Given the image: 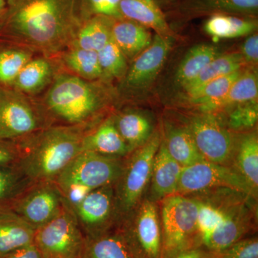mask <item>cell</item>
I'll return each instance as SVG.
<instances>
[{"label":"cell","instance_id":"8","mask_svg":"<svg viewBox=\"0 0 258 258\" xmlns=\"http://www.w3.org/2000/svg\"><path fill=\"white\" fill-rule=\"evenodd\" d=\"M51 125L44 109L20 93L0 89V141L19 142Z\"/></svg>","mask_w":258,"mask_h":258},{"label":"cell","instance_id":"4","mask_svg":"<svg viewBox=\"0 0 258 258\" xmlns=\"http://www.w3.org/2000/svg\"><path fill=\"white\" fill-rule=\"evenodd\" d=\"M124 159L83 151L54 180L69 208L93 190L115 184L121 175Z\"/></svg>","mask_w":258,"mask_h":258},{"label":"cell","instance_id":"36","mask_svg":"<svg viewBox=\"0 0 258 258\" xmlns=\"http://www.w3.org/2000/svg\"><path fill=\"white\" fill-rule=\"evenodd\" d=\"M32 59L30 50L9 49L0 52V83L12 84L21 70Z\"/></svg>","mask_w":258,"mask_h":258},{"label":"cell","instance_id":"18","mask_svg":"<svg viewBox=\"0 0 258 258\" xmlns=\"http://www.w3.org/2000/svg\"><path fill=\"white\" fill-rule=\"evenodd\" d=\"M182 169V166L166 150L161 137L160 146L153 164L149 200L156 203L176 194Z\"/></svg>","mask_w":258,"mask_h":258},{"label":"cell","instance_id":"1","mask_svg":"<svg viewBox=\"0 0 258 258\" xmlns=\"http://www.w3.org/2000/svg\"><path fill=\"white\" fill-rule=\"evenodd\" d=\"M5 28L23 47L46 55L72 44L83 23L80 0H8Z\"/></svg>","mask_w":258,"mask_h":258},{"label":"cell","instance_id":"22","mask_svg":"<svg viewBox=\"0 0 258 258\" xmlns=\"http://www.w3.org/2000/svg\"><path fill=\"white\" fill-rule=\"evenodd\" d=\"M161 137L166 150L182 167L205 161L186 124L178 125L165 122Z\"/></svg>","mask_w":258,"mask_h":258},{"label":"cell","instance_id":"29","mask_svg":"<svg viewBox=\"0 0 258 258\" xmlns=\"http://www.w3.org/2000/svg\"><path fill=\"white\" fill-rule=\"evenodd\" d=\"M112 19L95 16L83 21L76 33L73 46L98 52L111 40Z\"/></svg>","mask_w":258,"mask_h":258},{"label":"cell","instance_id":"25","mask_svg":"<svg viewBox=\"0 0 258 258\" xmlns=\"http://www.w3.org/2000/svg\"><path fill=\"white\" fill-rule=\"evenodd\" d=\"M244 69L212 80L191 91L183 92L181 99L185 104L194 107L203 113L207 108L221 100L227 94Z\"/></svg>","mask_w":258,"mask_h":258},{"label":"cell","instance_id":"39","mask_svg":"<svg viewBox=\"0 0 258 258\" xmlns=\"http://www.w3.org/2000/svg\"><path fill=\"white\" fill-rule=\"evenodd\" d=\"M216 258H258L257 237L242 238L219 252H213Z\"/></svg>","mask_w":258,"mask_h":258},{"label":"cell","instance_id":"3","mask_svg":"<svg viewBox=\"0 0 258 258\" xmlns=\"http://www.w3.org/2000/svg\"><path fill=\"white\" fill-rule=\"evenodd\" d=\"M101 86L77 76H59L45 98L44 111L51 123L54 118L60 125H96L108 103L106 90Z\"/></svg>","mask_w":258,"mask_h":258},{"label":"cell","instance_id":"28","mask_svg":"<svg viewBox=\"0 0 258 258\" xmlns=\"http://www.w3.org/2000/svg\"><path fill=\"white\" fill-rule=\"evenodd\" d=\"M82 258H135L118 227L104 235L86 239Z\"/></svg>","mask_w":258,"mask_h":258},{"label":"cell","instance_id":"41","mask_svg":"<svg viewBox=\"0 0 258 258\" xmlns=\"http://www.w3.org/2000/svg\"><path fill=\"white\" fill-rule=\"evenodd\" d=\"M0 141V166L15 165L18 159L17 145L10 146L1 144Z\"/></svg>","mask_w":258,"mask_h":258},{"label":"cell","instance_id":"13","mask_svg":"<svg viewBox=\"0 0 258 258\" xmlns=\"http://www.w3.org/2000/svg\"><path fill=\"white\" fill-rule=\"evenodd\" d=\"M66 205L54 181L32 183L9 208L37 230L60 214Z\"/></svg>","mask_w":258,"mask_h":258},{"label":"cell","instance_id":"42","mask_svg":"<svg viewBox=\"0 0 258 258\" xmlns=\"http://www.w3.org/2000/svg\"><path fill=\"white\" fill-rule=\"evenodd\" d=\"M4 258H43L38 249L32 243L11 252Z\"/></svg>","mask_w":258,"mask_h":258},{"label":"cell","instance_id":"26","mask_svg":"<svg viewBox=\"0 0 258 258\" xmlns=\"http://www.w3.org/2000/svg\"><path fill=\"white\" fill-rule=\"evenodd\" d=\"M221 53L218 47L211 44H198L191 47L185 54L174 74L176 86L183 89Z\"/></svg>","mask_w":258,"mask_h":258},{"label":"cell","instance_id":"45","mask_svg":"<svg viewBox=\"0 0 258 258\" xmlns=\"http://www.w3.org/2000/svg\"><path fill=\"white\" fill-rule=\"evenodd\" d=\"M7 0H0V13L5 10L7 5Z\"/></svg>","mask_w":258,"mask_h":258},{"label":"cell","instance_id":"12","mask_svg":"<svg viewBox=\"0 0 258 258\" xmlns=\"http://www.w3.org/2000/svg\"><path fill=\"white\" fill-rule=\"evenodd\" d=\"M114 185L90 191L70 208L86 239L99 237L118 227Z\"/></svg>","mask_w":258,"mask_h":258},{"label":"cell","instance_id":"32","mask_svg":"<svg viewBox=\"0 0 258 258\" xmlns=\"http://www.w3.org/2000/svg\"><path fill=\"white\" fill-rule=\"evenodd\" d=\"M52 73L50 61L42 57L32 58L24 66L13 84L21 92H37L47 84Z\"/></svg>","mask_w":258,"mask_h":258},{"label":"cell","instance_id":"44","mask_svg":"<svg viewBox=\"0 0 258 258\" xmlns=\"http://www.w3.org/2000/svg\"><path fill=\"white\" fill-rule=\"evenodd\" d=\"M154 1L160 7L161 9L166 10V8H169L179 0H154Z\"/></svg>","mask_w":258,"mask_h":258},{"label":"cell","instance_id":"30","mask_svg":"<svg viewBox=\"0 0 258 258\" xmlns=\"http://www.w3.org/2000/svg\"><path fill=\"white\" fill-rule=\"evenodd\" d=\"M245 68H247V66L240 52L220 54L205 68L199 76L183 88V92L191 91L212 80L230 75Z\"/></svg>","mask_w":258,"mask_h":258},{"label":"cell","instance_id":"33","mask_svg":"<svg viewBox=\"0 0 258 258\" xmlns=\"http://www.w3.org/2000/svg\"><path fill=\"white\" fill-rule=\"evenodd\" d=\"M63 59L66 66L81 79L88 81L103 79L98 52L72 46Z\"/></svg>","mask_w":258,"mask_h":258},{"label":"cell","instance_id":"2","mask_svg":"<svg viewBox=\"0 0 258 258\" xmlns=\"http://www.w3.org/2000/svg\"><path fill=\"white\" fill-rule=\"evenodd\" d=\"M93 127L51 125L19 141L15 165L32 183L53 181L82 152L85 134Z\"/></svg>","mask_w":258,"mask_h":258},{"label":"cell","instance_id":"17","mask_svg":"<svg viewBox=\"0 0 258 258\" xmlns=\"http://www.w3.org/2000/svg\"><path fill=\"white\" fill-rule=\"evenodd\" d=\"M83 151L121 159L132 153L115 126L113 115L86 132L83 137Z\"/></svg>","mask_w":258,"mask_h":258},{"label":"cell","instance_id":"16","mask_svg":"<svg viewBox=\"0 0 258 258\" xmlns=\"http://www.w3.org/2000/svg\"><path fill=\"white\" fill-rule=\"evenodd\" d=\"M166 10V19L177 24L215 15L257 18L258 0H179Z\"/></svg>","mask_w":258,"mask_h":258},{"label":"cell","instance_id":"20","mask_svg":"<svg viewBox=\"0 0 258 258\" xmlns=\"http://www.w3.org/2000/svg\"><path fill=\"white\" fill-rule=\"evenodd\" d=\"M111 35L128 60H133L145 50L154 36L149 29L125 18L112 19Z\"/></svg>","mask_w":258,"mask_h":258},{"label":"cell","instance_id":"14","mask_svg":"<svg viewBox=\"0 0 258 258\" xmlns=\"http://www.w3.org/2000/svg\"><path fill=\"white\" fill-rule=\"evenodd\" d=\"M186 126L205 161L226 165L235 149L230 130L211 113H200L187 118Z\"/></svg>","mask_w":258,"mask_h":258},{"label":"cell","instance_id":"23","mask_svg":"<svg viewBox=\"0 0 258 258\" xmlns=\"http://www.w3.org/2000/svg\"><path fill=\"white\" fill-rule=\"evenodd\" d=\"M255 68H245L220 101L209 106L203 113L217 114L226 112L241 103L257 99L258 81Z\"/></svg>","mask_w":258,"mask_h":258},{"label":"cell","instance_id":"6","mask_svg":"<svg viewBox=\"0 0 258 258\" xmlns=\"http://www.w3.org/2000/svg\"><path fill=\"white\" fill-rule=\"evenodd\" d=\"M160 202L161 258H174L185 250L200 247L196 199L174 194Z\"/></svg>","mask_w":258,"mask_h":258},{"label":"cell","instance_id":"37","mask_svg":"<svg viewBox=\"0 0 258 258\" xmlns=\"http://www.w3.org/2000/svg\"><path fill=\"white\" fill-rule=\"evenodd\" d=\"M225 113L229 130L236 132L250 130L257 122V99L237 105Z\"/></svg>","mask_w":258,"mask_h":258},{"label":"cell","instance_id":"40","mask_svg":"<svg viewBox=\"0 0 258 258\" xmlns=\"http://www.w3.org/2000/svg\"><path fill=\"white\" fill-rule=\"evenodd\" d=\"M241 55L243 57L246 66L248 68H255L258 62V35L257 32L247 36L241 46Z\"/></svg>","mask_w":258,"mask_h":258},{"label":"cell","instance_id":"10","mask_svg":"<svg viewBox=\"0 0 258 258\" xmlns=\"http://www.w3.org/2000/svg\"><path fill=\"white\" fill-rule=\"evenodd\" d=\"M118 227L135 258H161L162 232L156 203L141 202Z\"/></svg>","mask_w":258,"mask_h":258},{"label":"cell","instance_id":"9","mask_svg":"<svg viewBox=\"0 0 258 258\" xmlns=\"http://www.w3.org/2000/svg\"><path fill=\"white\" fill-rule=\"evenodd\" d=\"M251 198L235 190L223 189V217L202 248L219 252L249 233L254 221V213L249 202Z\"/></svg>","mask_w":258,"mask_h":258},{"label":"cell","instance_id":"43","mask_svg":"<svg viewBox=\"0 0 258 258\" xmlns=\"http://www.w3.org/2000/svg\"><path fill=\"white\" fill-rule=\"evenodd\" d=\"M174 258H216L215 254L211 251L202 248L194 247L178 254Z\"/></svg>","mask_w":258,"mask_h":258},{"label":"cell","instance_id":"27","mask_svg":"<svg viewBox=\"0 0 258 258\" xmlns=\"http://www.w3.org/2000/svg\"><path fill=\"white\" fill-rule=\"evenodd\" d=\"M257 18L234 15H215L204 24L205 33L216 38H236L249 36L257 30Z\"/></svg>","mask_w":258,"mask_h":258},{"label":"cell","instance_id":"38","mask_svg":"<svg viewBox=\"0 0 258 258\" xmlns=\"http://www.w3.org/2000/svg\"><path fill=\"white\" fill-rule=\"evenodd\" d=\"M120 1L121 0H80L83 22L95 16L123 18L120 13Z\"/></svg>","mask_w":258,"mask_h":258},{"label":"cell","instance_id":"24","mask_svg":"<svg viewBox=\"0 0 258 258\" xmlns=\"http://www.w3.org/2000/svg\"><path fill=\"white\" fill-rule=\"evenodd\" d=\"M113 117L115 126L132 152L147 143L155 131L152 120L142 112L127 111Z\"/></svg>","mask_w":258,"mask_h":258},{"label":"cell","instance_id":"7","mask_svg":"<svg viewBox=\"0 0 258 258\" xmlns=\"http://www.w3.org/2000/svg\"><path fill=\"white\" fill-rule=\"evenodd\" d=\"M33 243L43 258H82L86 238L66 203L59 215L35 230Z\"/></svg>","mask_w":258,"mask_h":258},{"label":"cell","instance_id":"35","mask_svg":"<svg viewBox=\"0 0 258 258\" xmlns=\"http://www.w3.org/2000/svg\"><path fill=\"white\" fill-rule=\"evenodd\" d=\"M98 57L103 79L123 80L128 69V60L112 39L98 51Z\"/></svg>","mask_w":258,"mask_h":258},{"label":"cell","instance_id":"19","mask_svg":"<svg viewBox=\"0 0 258 258\" xmlns=\"http://www.w3.org/2000/svg\"><path fill=\"white\" fill-rule=\"evenodd\" d=\"M119 8L122 18L140 24L156 34L176 37L164 11L154 0H121Z\"/></svg>","mask_w":258,"mask_h":258},{"label":"cell","instance_id":"21","mask_svg":"<svg viewBox=\"0 0 258 258\" xmlns=\"http://www.w3.org/2000/svg\"><path fill=\"white\" fill-rule=\"evenodd\" d=\"M35 232L9 207L0 208V258L33 243Z\"/></svg>","mask_w":258,"mask_h":258},{"label":"cell","instance_id":"11","mask_svg":"<svg viewBox=\"0 0 258 258\" xmlns=\"http://www.w3.org/2000/svg\"><path fill=\"white\" fill-rule=\"evenodd\" d=\"M216 189H230L254 196L257 192L236 169L203 161L183 167L176 194L189 195Z\"/></svg>","mask_w":258,"mask_h":258},{"label":"cell","instance_id":"31","mask_svg":"<svg viewBox=\"0 0 258 258\" xmlns=\"http://www.w3.org/2000/svg\"><path fill=\"white\" fill-rule=\"evenodd\" d=\"M236 170L257 192L258 186V138L257 133L242 136L236 151Z\"/></svg>","mask_w":258,"mask_h":258},{"label":"cell","instance_id":"34","mask_svg":"<svg viewBox=\"0 0 258 258\" xmlns=\"http://www.w3.org/2000/svg\"><path fill=\"white\" fill-rule=\"evenodd\" d=\"M32 184L16 166H0V208L10 207Z\"/></svg>","mask_w":258,"mask_h":258},{"label":"cell","instance_id":"5","mask_svg":"<svg viewBox=\"0 0 258 258\" xmlns=\"http://www.w3.org/2000/svg\"><path fill=\"white\" fill-rule=\"evenodd\" d=\"M161 142V134L155 130L147 143L125 158L121 175L114 185L118 227L142 202L150 183L154 157Z\"/></svg>","mask_w":258,"mask_h":258},{"label":"cell","instance_id":"15","mask_svg":"<svg viewBox=\"0 0 258 258\" xmlns=\"http://www.w3.org/2000/svg\"><path fill=\"white\" fill-rule=\"evenodd\" d=\"M176 37L156 34L149 45L134 59L123 80V87L140 91L149 87L159 74Z\"/></svg>","mask_w":258,"mask_h":258}]
</instances>
